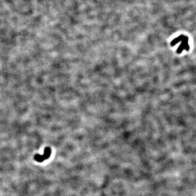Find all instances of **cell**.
<instances>
[{
	"mask_svg": "<svg viewBox=\"0 0 196 196\" xmlns=\"http://www.w3.org/2000/svg\"><path fill=\"white\" fill-rule=\"evenodd\" d=\"M51 154V150L50 148L47 147L44 150V154L43 155H40L39 154H37L34 156V159L36 160L38 162H42L44 160L48 159L49 156Z\"/></svg>",
	"mask_w": 196,
	"mask_h": 196,
	"instance_id": "6da1fadb",
	"label": "cell"
}]
</instances>
